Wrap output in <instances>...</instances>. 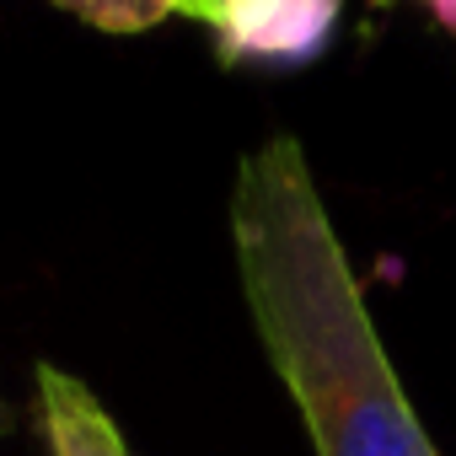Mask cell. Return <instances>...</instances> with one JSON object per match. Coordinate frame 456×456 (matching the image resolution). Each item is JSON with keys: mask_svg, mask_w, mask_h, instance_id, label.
Here are the masks:
<instances>
[{"mask_svg": "<svg viewBox=\"0 0 456 456\" xmlns=\"http://www.w3.org/2000/svg\"><path fill=\"white\" fill-rule=\"evenodd\" d=\"M232 253L253 333L312 456H440L370 322L301 140L274 134L232 183Z\"/></svg>", "mask_w": 456, "mask_h": 456, "instance_id": "1", "label": "cell"}, {"mask_svg": "<svg viewBox=\"0 0 456 456\" xmlns=\"http://www.w3.org/2000/svg\"><path fill=\"white\" fill-rule=\"evenodd\" d=\"M338 12L344 0H199L193 17L215 28L225 65H301L328 44Z\"/></svg>", "mask_w": 456, "mask_h": 456, "instance_id": "2", "label": "cell"}, {"mask_svg": "<svg viewBox=\"0 0 456 456\" xmlns=\"http://www.w3.org/2000/svg\"><path fill=\"white\" fill-rule=\"evenodd\" d=\"M33 387H38V429L49 456H134L124 429L81 376L44 360L33 370Z\"/></svg>", "mask_w": 456, "mask_h": 456, "instance_id": "3", "label": "cell"}, {"mask_svg": "<svg viewBox=\"0 0 456 456\" xmlns=\"http://www.w3.org/2000/svg\"><path fill=\"white\" fill-rule=\"evenodd\" d=\"M65 12H76L86 28L97 33H151L156 22L177 17V12H199V0H60Z\"/></svg>", "mask_w": 456, "mask_h": 456, "instance_id": "4", "label": "cell"}, {"mask_svg": "<svg viewBox=\"0 0 456 456\" xmlns=\"http://www.w3.org/2000/svg\"><path fill=\"white\" fill-rule=\"evenodd\" d=\"M419 6H424L445 33H456V0H419Z\"/></svg>", "mask_w": 456, "mask_h": 456, "instance_id": "5", "label": "cell"}]
</instances>
